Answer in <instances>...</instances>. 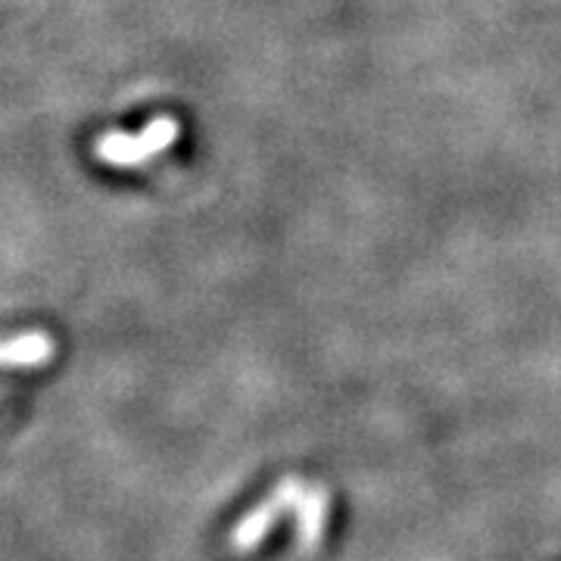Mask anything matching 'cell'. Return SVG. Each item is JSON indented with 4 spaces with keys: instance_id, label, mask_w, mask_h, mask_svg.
<instances>
[{
    "instance_id": "cell-1",
    "label": "cell",
    "mask_w": 561,
    "mask_h": 561,
    "mask_svg": "<svg viewBox=\"0 0 561 561\" xmlns=\"http://www.w3.org/2000/svg\"><path fill=\"white\" fill-rule=\"evenodd\" d=\"M302 490H306V481L297 478V474H287L284 481L265 496V500L256 505V508H250L247 515H243L241 522L234 524V530H231V552H238V556H250V552H256L265 537L272 534V527L287 515V512H294L297 508V502H300Z\"/></svg>"
},
{
    "instance_id": "cell-2",
    "label": "cell",
    "mask_w": 561,
    "mask_h": 561,
    "mask_svg": "<svg viewBox=\"0 0 561 561\" xmlns=\"http://www.w3.org/2000/svg\"><path fill=\"white\" fill-rule=\"evenodd\" d=\"M175 138H179V122L157 119L140 135H106L98 144V157H103L110 165H138L147 157H157Z\"/></svg>"
},
{
    "instance_id": "cell-3",
    "label": "cell",
    "mask_w": 561,
    "mask_h": 561,
    "mask_svg": "<svg viewBox=\"0 0 561 561\" xmlns=\"http://www.w3.org/2000/svg\"><path fill=\"white\" fill-rule=\"evenodd\" d=\"M294 512H297V549L302 556L319 552L331 518V490L324 483H306Z\"/></svg>"
},
{
    "instance_id": "cell-4",
    "label": "cell",
    "mask_w": 561,
    "mask_h": 561,
    "mask_svg": "<svg viewBox=\"0 0 561 561\" xmlns=\"http://www.w3.org/2000/svg\"><path fill=\"white\" fill-rule=\"evenodd\" d=\"M47 356H54V341L41 331L0 343V365H41Z\"/></svg>"
}]
</instances>
